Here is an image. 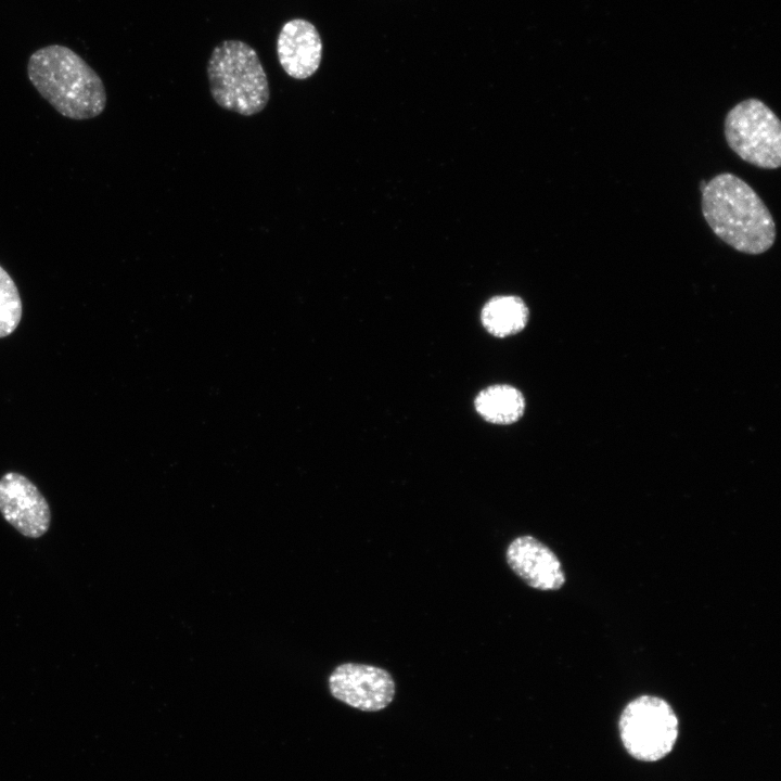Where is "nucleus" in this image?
<instances>
[{"label":"nucleus","mask_w":781,"mask_h":781,"mask_svg":"<svg viewBox=\"0 0 781 781\" xmlns=\"http://www.w3.org/2000/svg\"><path fill=\"white\" fill-rule=\"evenodd\" d=\"M512 572L537 590H558L565 582V574L556 554L537 538L524 535L513 539L505 551Z\"/></svg>","instance_id":"obj_8"},{"label":"nucleus","mask_w":781,"mask_h":781,"mask_svg":"<svg viewBox=\"0 0 781 781\" xmlns=\"http://www.w3.org/2000/svg\"><path fill=\"white\" fill-rule=\"evenodd\" d=\"M702 214L713 232L738 252L758 255L776 240L773 218L758 194L730 172L716 175L702 190Z\"/></svg>","instance_id":"obj_1"},{"label":"nucleus","mask_w":781,"mask_h":781,"mask_svg":"<svg viewBox=\"0 0 781 781\" xmlns=\"http://www.w3.org/2000/svg\"><path fill=\"white\" fill-rule=\"evenodd\" d=\"M31 85L62 116L90 119L106 105L98 73L74 50L52 43L33 52L27 63Z\"/></svg>","instance_id":"obj_2"},{"label":"nucleus","mask_w":781,"mask_h":781,"mask_svg":"<svg viewBox=\"0 0 781 781\" xmlns=\"http://www.w3.org/2000/svg\"><path fill=\"white\" fill-rule=\"evenodd\" d=\"M481 320L491 335L507 337L521 332L526 327L528 308L517 296H495L484 305Z\"/></svg>","instance_id":"obj_11"},{"label":"nucleus","mask_w":781,"mask_h":781,"mask_svg":"<svg viewBox=\"0 0 781 781\" xmlns=\"http://www.w3.org/2000/svg\"><path fill=\"white\" fill-rule=\"evenodd\" d=\"M477 413L494 424H511L521 419L525 410L523 394L505 384L483 389L474 401Z\"/></svg>","instance_id":"obj_10"},{"label":"nucleus","mask_w":781,"mask_h":781,"mask_svg":"<svg viewBox=\"0 0 781 781\" xmlns=\"http://www.w3.org/2000/svg\"><path fill=\"white\" fill-rule=\"evenodd\" d=\"M618 726L626 751L643 761L665 757L678 737L674 709L665 700L653 695H641L628 703Z\"/></svg>","instance_id":"obj_5"},{"label":"nucleus","mask_w":781,"mask_h":781,"mask_svg":"<svg viewBox=\"0 0 781 781\" xmlns=\"http://www.w3.org/2000/svg\"><path fill=\"white\" fill-rule=\"evenodd\" d=\"M207 78L214 101L223 110L253 116L267 106L270 88L254 48L241 40H225L208 59Z\"/></svg>","instance_id":"obj_3"},{"label":"nucleus","mask_w":781,"mask_h":781,"mask_svg":"<svg viewBox=\"0 0 781 781\" xmlns=\"http://www.w3.org/2000/svg\"><path fill=\"white\" fill-rule=\"evenodd\" d=\"M725 137L743 161L763 169L781 166V124L760 100H744L728 112Z\"/></svg>","instance_id":"obj_4"},{"label":"nucleus","mask_w":781,"mask_h":781,"mask_svg":"<svg viewBox=\"0 0 781 781\" xmlns=\"http://www.w3.org/2000/svg\"><path fill=\"white\" fill-rule=\"evenodd\" d=\"M322 39L316 26L305 18L283 24L277 38L278 61L290 77L304 80L311 77L322 60Z\"/></svg>","instance_id":"obj_9"},{"label":"nucleus","mask_w":781,"mask_h":781,"mask_svg":"<svg viewBox=\"0 0 781 781\" xmlns=\"http://www.w3.org/2000/svg\"><path fill=\"white\" fill-rule=\"evenodd\" d=\"M328 684L333 697L362 712L384 709L396 692L395 681L386 669L359 663L336 666Z\"/></svg>","instance_id":"obj_6"},{"label":"nucleus","mask_w":781,"mask_h":781,"mask_svg":"<svg viewBox=\"0 0 781 781\" xmlns=\"http://www.w3.org/2000/svg\"><path fill=\"white\" fill-rule=\"evenodd\" d=\"M22 318V300L17 286L0 266V338L10 335Z\"/></svg>","instance_id":"obj_12"},{"label":"nucleus","mask_w":781,"mask_h":781,"mask_svg":"<svg viewBox=\"0 0 781 781\" xmlns=\"http://www.w3.org/2000/svg\"><path fill=\"white\" fill-rule=\"evenodd\" d=\"M0 513L27 538L43 536L51 523L49 504L26 476L9 472L0 478Z\"/></svg>","instance_id":"obj_7"}]
</instances>
